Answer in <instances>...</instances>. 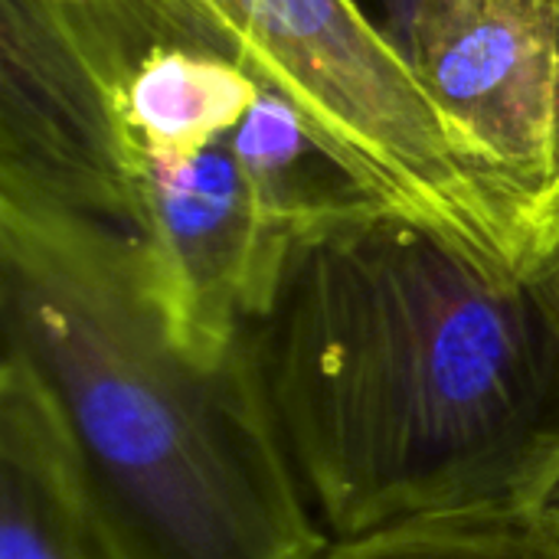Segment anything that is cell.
Wrapping results in <instances>:
<instances>
[{
	"mask_svg": "<svg viewBox=\"0 0 559 559\" xmlns=\"http://www.w3.org/2000/svg\"><path fill=\"white\" fill-rule=\"evenodd\" d=\"M337 540L508 518L559 455V272L495 269L386 213L301 236L249 324Z\"/></svg>",
	"mask_w": 559,
	"mask_h": 559,
	"instance_id": "obj_1",
	"label": "cell"
},
{
	"mask_svg": "<svg viewBox=\"0 0 559 559\" xmlns=\"http://www.w3.org/2000/svg\"><path fill=\"white\" fill-rule=\"evenodd\" d=\"M0 367L105 559H321L249 331L193 344L128 226L0 177Z\"/></svg>",
	"mask_w": 559,
	"mask_h": 559,
	"instance_id": "obj_2",
	"label": "cell"
},
{
	"mask_svg": "<svg viewBox=\"0 0 559 559\" xmlns=\"http://www.w3.org/2000/svg\"><path fill=\"white\" fill-rule=\"evenodd\" d=\"M364 200L504 272L559 252V197L495 170L357 0H190Z\"/></svg>",
	"mask_w": 559,
	"mask_h": 559,
	"instance_id": "obj_3",
	"label": "cell"
},
{
	"mask_svg": "<svg viewBox=\"0 0 559 559\" xmlns=\"http://www.w3.org/2000/svg\"><path fill=\"white\" fill-rule=\"evenodd\" d=\"M406 56L495 170L559 197V0H423Z\"/></svg>",
	"mask_w": 559,
	"mask_h": 559,
	"instance_id": "obj_4",
	"label": "cell"
},
{
	"mask_svg": "<svg viewBox=\"0 0 559 559\" xmlns=\"http://www.w3.org/2000/svg\"><path fill=\"white\" fill-rule=\"evenodd\" d=\"M0 559H105L43 406L7 367H0Z\"/></svg>",
	"mask_w": 559,
	"mask_h": 559,
	"instance_id": "obj_5",
	"label": "cell"
},
{
	"mask_svg": "<svg viewBox=\"0 0 559 559\" xmlns=\"http://www.w3.org/2000/svg\"><path fill=\"white\" fill-rule=\"evenodd\" d=\"M321 559H559V550L508 514L390 527L337 540Z\"/></svg>",
	"mask_w": 559,
	"mask_h": 559,
	"instance_id": "obj_6",
	"label": "cell"
},
{
	"mask_svg": "<svg viewBox=\"0 0 559 559\" xmlns=\"http://www.w3.org/2000/svg\"><path fill=\"white\" fill-rule=\"evenodd\" d=\"M514 518L559 550V455L534 478Z\"/></svg>",
	"mask_w": 559,
	"mask_h": 559,
	"instance_id": "obj_7",
	"label": "cell"
},
{
	"mask_svg": "<svg viewBox=\"0 0 559 559\" xmlns=\"http://www.w3.org/2000/svg\"><path fill=\"white\" fill-rule=\"evenodd\" d=\"M419 3H423V0H380L386 29H390V36L400 43L403 52H406L409 36H413V23H416V13H419Z\"/></svg>",
	"mask_w": 559,
	"mask_h": 559,
	"instance_id": "obj_8",
	"label": "cell"
},
{
	"mask_svg": "<svg viewBox=\"0 0 559 559\" xmlns=\"http://www.w3.org/2000/svg\"><path fill=\"white\" fill-rule=\"evenodd\" d=\"M52 7H98V3H115V0H46Z\"/></svg>",
	"mask_w": 559,
	"mask_h": 559,
	"instance_id": "obj_9",
	"label": "cell"
},
{
	"mask_svg": "<svg viewBox=\"0 0 559 559\" xmlns=\"http://www.w3.org/2000/svg\"><path fill=\"white\" fill-rule=\"evenodd\" d=\"M550 262H554V265H557V272H559V252H557V255H554V259H550Z\"/></svg>",
	"mask_w": 559,
	"mask_h": 559,
	"instance_id": "obj_10",
	"label": "cell"
}]
</instances>
